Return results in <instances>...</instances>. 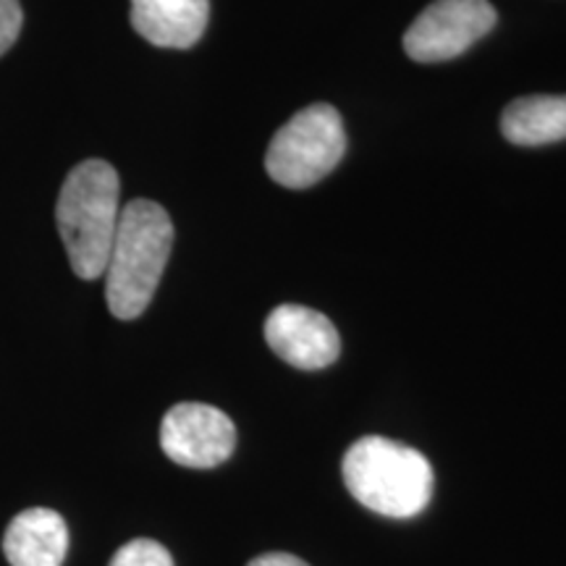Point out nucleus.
<instances>
[{
	"label": "nucleus",
	"mask_w": 566,
	"mask_h": 566,
	"mask_svg": "<svg viewBox=\"0 0 566 566\" xmlns=\"http://www.w3.org/2000/svg\"><path fill=\"white\" fill-rule=\"evenodd\" d=\"M3 554L11 566H61L69 554L66 522L53 509H27L6 530Z\"/></svg>",
	"instance_id": "9"
},
{
	"label": "nucleus",
	"mask_w": 566,
	"mask_h": 566,
	"mask_svg": "<svg viewBox=\"0 0 566 566\" xmlns=\"http://www.w3.org/2000/svg\"><path fill=\"white\" fill-rule=\"evenodd\" d=\"M160 449L176 464L210 470L233 454L237 428L221 409L200 401H184L163 417Z\"/></svg>",
	"instance_id": "6"
},
{
	"label": "nucleus",
	"mask_w": 566,
	"mask_h": 566,
	"mask_svg": "<svg viewBox=\"0 0 566 566\" xmlns=\"http://www.w3.org/2000/svg\"><path fill=\"white\" fill-rule=\"evenodd\" d=\"M501 132L512 145L543 147L566 139V95H527L509 103Z\"/></svg>",
	"instance_id": "10"
},
{
	"label": "nucleus",
	"mask_w": 566,
	"mask_h": 566,
	"mask_svg": "<svg viewBox=\"0 0 566 566\" xmlns=\"http://www.w3.org/2000/svg\"><path fill=\"white\" fill-rule=\"evenodd\" d=\"M265 342L283 363L300 370H323L342 354L336 325L304 304H281L265 321Z\"/></svg>",
	"instance_id": "7"
},
{
	"label": "nucleus",
	"mask_w": 566,
	"mask_h": 566,
	"mask_svg": "<svg viewBox=\"0 0 566 566\" xmlns=\"http://www.w3.org/2000/svg\"><path fill=\"white\" fill-rule=\"evenodd\" d=\"M108 566H174V558L158 541L137 537L113 554Z\"/></svg>",
	"instance_id": "11"
},
{
	"label": "nucleus",
	"mask_w": 566,
	"mask_h": 566,
	"mask_svg": "<svg viewBox=\"0 0 566 566\" xmlns=\"http://www.w3.org/2000/svg\"><path fill=\"white\" fill-rule=\"evenodd\" d=\"M346 132L342 113L328 103H315L294 113L273 134L265 153V171L286 189H307L323 181L342 163Z\"/></svg>",
	"instance_id": "4"
},
{
	"label": "nucleus",
	"mask_w": 566,
	"mask_h": 566,
	"mask_svg": "<svg viewBox=\"0 0 566 566\" xmlns=\"http://www.w3.org/2000/svg\"><path fill=\"white\" fill-rule=\"evenodd\" d=\"M24 27V11L19 0H0V55L9 53Z\"/></svg>",
	"instance_id": "12"
},
{
	"label": "nucleus",
	"mask_w": 566,
	"mask_h": 566,
	"mask_svg": "<svg viewBox=\"0 0 566 566\" xmlns=\"http://www.w3.org/2000/svg\"><path fill=\"white\" fill-rule=\"evenodd\" d=\"M247 566H310L307 562H302L300 556L292 554H263L258 558H252Z\"/></svg>",
	"instance_id": "13"
},
{
	"label": "nucleus",
	"mask_w": 566,
	"mask_h": 566,
	"mask_svg": "<svg viewBox=\"0 0 566 566\" xmlns=\"http://www.w3.org/2000/svg\"><path fill=\"white\" fill-rule=\"evenodd\" d=\"M495 21L488 0H436L405 32V51L417 63L451 61L483 40Z\"/></svg>",
	"instance_id": "5"
},
{
	"label": "nucleus",
	"mask_w": 566,
	"mask_h": 566,
	"mask_svg": "<svg viewBox=\"0 0 566 566\" xmlns=\"http://www.w3.org/2000/svg\"><path fill=\"white\" fill-rule=\"evenodd\" d=\"M174 247V223L153 200H132L122 208L105 265V300L118 321H134L150 307Z\"/></svg>",
	"instance_id": "1"
},
{
	"label": "nucleus",
	"mask_w": 566,
	"mask_h": 566,
	"mask_svg": "<svg viewBox=\"0 0 566 566\" xmlns=\"http://www.w3.org/2000/svg\"><path fill=\"white\" fill-rule=\"evenodd\" d=\"M122 181L105 160H82L63 181L55 223L74 273L95 281L105 273L113 237L122 216Z\"/></svg>",
	"instance_id": "2"
},
{
	"label": "nucleus",
	"mask_w": 566,
	"mask_h": 566,
	"mask_svg": "<svg viewBox=\"0 0 566 566\" xmlns=\"http://www.w3.org/2000/svg\"><path fill=\"white\" fill-rule=\"evenodd\" d=\"M344 483L365 509L391 520L422 514L433 495V467L412 446L365 436L344 457Z\"/></svg>",
	"instance_id": "3"
},
{
	"label": "nucleus",
	"mask_w": 566,
	"mask_h": 566,
	"mask_svg": "<svg viewBox=\"0 0 566 566\" xmlns=\"http://www.w3.org/2000/svg\"><path fill=\"white\" fill-rule=\"evenodd\" d=\"M129 19L150 45L187 51L208 30L210 0H132Z\"/></svg>",
	"instance_id": "8"
}]
</instances>
